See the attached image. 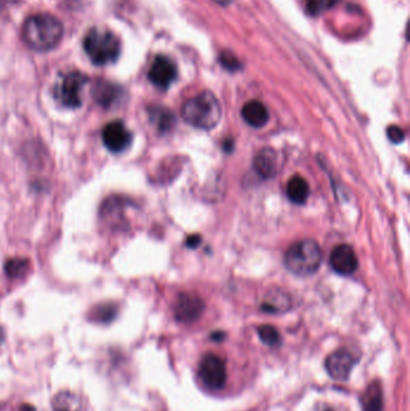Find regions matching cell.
<instances>
[{
    "instance_id": "cell-9",
    "label": "cell",
    "mask_w": 410,
    "mask_h": 411,
    "mask_svg": "<svg viewBox=\"0 0 410 411\" xmlns=\"http://www.w3.org/2000/svg\"><path fill=\"white\" fill-rule=\"evenodd\" d=\"M148 78L155 87L168 89L177 78L176 64L165 56H158L150 65Z\"/></svg>"
},
{
    "instance_id": "cell-24",
    "label": "cell",
    "mask_w": 410,
    "mask_h": 411,
    "mask_svg": "<svg viewBox=\"0 0 410 411\" xmlns=\"http://www.w3.org/2000/svg\"><path fill=\"white\" fill-rule=\"evenodd\" d=\"M386 135L387 139L392 142V143H400L403 142L405 139V131L402 128L398 126H387V130H386Z\"/></svg>"
},
{
    "instance_id": "cell-17",
    "label": "cell",
    "mask_w": 410,
    "mask_h": 411,
    "mask_svg": "<svg viewBox=\"0 0 410 411\" xmlns=\"http://www.w3.org/2000/svg\"><path fill=\"white\" fill-rule=\"evenodd\" d=\"M363 411L383 410V391L378 382H373L362 396Z\"/></svg>"
},
{
    "instance_id": "cell-20",
    "label": "cell",
    "mask_w": 410,
    "mask_h": 411,
    "mask_svg": "<svg viewBox=\"0 0 410 411\" xmlns=\"http://www.w3.org/2000/svg\"><path fill=\"white\" fill-rule=\"evenodd\" d=\"M30 268V262L25 259H11L6 262L5 272L10 278H21L25 276Z\"/></svg>"
},
{
    "instance_id": "cell-4",
    "label": "cell",
    "mask_w": 410,
    "mask_h": 411,
    "mask_svg": "<svg viewBox=\"0 0 410 411\" xmlns=\"http://www.w3.org/2000/svg\"><path fill=\"white\" fill-rule=\"evenodd\" d=\"M83 47L93 64L102 67L115 63L121 54V41L111 30L93 28L88 32Z\"/></svg>"
},
{
    "instance_id": "cell-25",
    "label": "cell",
    "mask_w": 410,
    "mask_h": 411,
    "mask_svg": "<svg viewBox=\"0 0 410 411\" xmlns=\"http://www.w3.org/2000/svg\"><path fill=\"white\" fill-rule=\"evenodd\" d=\"M201 242V238L200 236H196V235H192V236H189L188 239H187V246L189 248H195L198 247V244Z\"/></svg>"
},
{
    "instance_id": "cell-11",
    "label": "cell",
    "mask_w": 410,
    "mask_h": 411,
    "mask_svg": "<svg viewBox=\"0 0 410 411\" xmlns=\"http://www.w3.org/2000/svg\"><path fill=\"white\" fill-rule=\"evenodd\" d=\"M330 265L333 271L342 276H352L358 266L356 254L352 247L347 244H341L333 249L330 257Z\"/></svg>"
},
{
    "instance_id": "cell-21",
    "label": "cell",
    "mask_w": 410,
    "mask_h": 411,
    "mask_svg": "<svg viewBox=\"0 0 410 411\" xmlns=\"http://www.w3.org/2000/svg\"><path fill=\"white\" fill-rule=\"evenodd\" d=\"M258 333H259L261 340L269 347H277V345H280V340H282L280 332L271 325L260 326L258 329Z\"/></svg>"
},
{
    "instance_id": "cell-2",
    "label": "cell",
    "mask_w": 410,
    "mask_h": 411,
    "mask_svg": "<svg viewBox=\"0 0 410 411\" xmlns=\"http://www.w3.org/2000/svg\"><path fill=\"white\" fill-rule=\"evenodd\" d=\"M222 106L212 92L200 93L189 99L182 107V117L189 126L201 130H211L222 119Z\"/></svg>"
},
{
    "instance_id": "cell-18",
    "label": "cell",
    "mask_w": 410,
    "mask_h": 411,
    "mask_svg": "<svg viewBox=\"0 0 410 411\" xmlns=\"http://www.w3.org/2000/svg\"><path fill=\"white\" fill-rule=\"evenodd\" d=\"M150 117L152 121L155 123L157 128L161 132L169 131L172 129V126L176 123V116L172 112L169 111L164 107H153L150 110Z\"/></svg>"
},
{
    "instance_id": "cell-13",
    "label": "cell",
    "mask_w": 410,
    "mask_h": 411,
    "mask_svg": "<svg viewBox=\"0 0 410 411\" xmlns=\"http://www.w3.org/2000/svg\"><path fill=\"white\" fill-rule=\"evenodd\" d=\"M122 95L123 91L121 88L106 81H99L93 88V97L95 102L105 108H110L116 105L117 102L121 100Z\"/></svg>"
},
{
    "instance_id": "cell-8",
    "label": "cell",
    "mask_w": 410,
    "mask_h": 411,
    "mask_svg": "<svg viewBox=\"0 0 410 411\" xmlns=\"http://www.w3.org/2000/svg\"><path fill=\"white\" fill-rule=\"evenodd\" d=\"M102 141L112 153H121L130 145L133 135L124 123L115 121L109 123L102 130Z\"/></svg>"
},
{
    "instance_id": "cell-30",
    "label": "cell",
    "mask_w": 410,
    "mask_h": 411,
    "mask_svg": "<svg viewBox=\"0 0 410 411\" xmlns=\"http://www.w3.org/2000/svg\"><path fill=\"white\" fill-rule=\"evenodd\" d=\"M12 0H0V6H5L8 4H10Z\"/></svg>"
},
{
    "instance_id": "cell-29",
    "label": "cell",
    "mask_w": 410,
    "mask_h": 411,
    "mask_svg": "<svg viewBox=\"0 0 410 411\" xmlns=\"http://www.w3.org/2000/svg\"><path fill=\"white\" fill-rule=\"evenodd\" d=\"M4 342V331L0 327V345Z\"/></svg>"
},
{
    "instance_id": "cell-1",
    "label": "cell",
    "mask_w": 410,
    "mask_h": 411,
    "mask_svg": "<svg viewBox=\"0 0 410 411\" xmlns=\"http://www.w3.org/2000/svg\"><path fill=\"white\" fill-rule=\"evenodd\" d=\"M63 25L49 14L30 16L22 28V38L30 49L47 52L58 46L63 38Z\"/></svg>"
},
{
    "instance_id": "cell-6",
    "label": "cell",
    "mask_w": 410,
    "mask_h": 411,
    "mask_svg": "<svg viewBox=\"0 0 410 411\" xmlns=\"http://www.w3.org/2000/svg\"><path fill=\"white\" fill-rule=\"evenodd\" d=\"M198 377L211 390H220L227 382V366L222 357L214 353L203 356L198 366Z\"/></svg>"
},
{
    "instance_id": "cell-22",
    "label": "cell",
    "mask_w": 410,
    "mask_h": 411,
    "mask_svg": "<svg viewBox=\"0 0 410 411\" xmlns=\"http://www.w3.org/2000/svg\"><path fill=\"white\" fill-rule=\"evenodd\" d=\"M330 4H332V0H307L306 10H307L309 15L318 16L326 8H328Z\"/></svg>"
},
{
    "instance_id": "cell-7",
    "label": "cell",
    "mask_w": 410,
    "mask_h": 411,
    "mask_svg": "<svg viewBox=\"0 0 410 411\" xmlns=\"http://www.w3.org/2000/svg\"><path fill=\"white\" fill-rule=\"evenodd\" d=\"M356 362L357 358L352 351L347 349H339L326 358L325 367L330 377H333L334 380L344 381L350 375Z\"/></svg>"
},
{
    "instance_id": "cell-16",
    "label": "cell",
    "mask_w": 410,
    "mask_h": 411,
    "mask_svg": "<svg viewBox=\"0 0 410 411\" xmlns=\"http://www.w3.org/2000/svg\"><path fill=\"white\" fill-rule=\"evenodd\" d=\"M52 409L54 411H81L82 403L80 397L73 392H60L52 401Z\"/></svg>"
},
{
    "instance_id": "cell-26",
    "label": "cell",
    "mask_w": 410,
    "mask_h": 411,
    "mask_svg": "<svg viewBox=\"0 0 410 411\" xmlns=\"http://www.w3.org/2000/svg\"><path fill=\"white\" fill-rule=\"evenodd\" d=\"M20 411H36L35 406H30V404H23L21 406Z\"/></svg>"
},
{
    "instance_id": "cell-27",
    "label": "cell",
    "mask_w": 410,
    "mask_h": 411,
    "mask_svg": "<svg viewBox=\"0 0 410 411\" xmlns=\"http://www.w3.org/2000/svg\"><path fill=\"white\" fill-rule=\"evenodd\" d=\"M224 148H225V150H231L234 148V141L227 140L225 145H224Z\"/></svg>"
},
{
    "instance_id": "cell-12",
    "label": "cell",
    "mask_w": 410,
    "mask_h": 411,
    "mask_svg": "<svg viewBox=\"0 0 410 411\" xmlns=\"http://www.w3.org/2000/svg\"><path fill=\"white\" fill-rule=\"evenodd\" d=\"M253 167L262 178H272L278 172V158L275 150L262 148L254 158Z\"/></svg>"
},
{
    "instance_id": "cell-10",
    "label": "cell",
    "mask_w": 410,
    "mask_h": 411,
    "mask_svg": "<svg viewBox=\"0 0 410 411\" xmlns=\"http://www.w3.org/2000/svg\"><path fill=\"white\" fill-rule=\"evenodd\" d=\"M205 310V303L198 296L181 294L174 303V316L179 322H193Z\"/></svg>"
},
{
    "instance_id": "cell-28",
    "label": "cell",
    "mask_w": 410,
    "mask_h": 411,
    "mask_svg": "<svg viewBox=\"0 0 410 411\" xmlns=\"http://www.w3.org/2000/svg\"><path fill=\"white\" fill-rule=\"evenodd\" d=\"M214 1H217L218 4H222V5H227L229 4L231 0H214Z\"/></svg>"
},
{
    "instance_id": "cell-23",
    "label": "cell",
    "mask_w": 410,
    "mask_h": 411,
    "mask_svg": "<svg viewBox=\"0 0 410 411\" xmlns=\"http://www.w3.org/2000/svg\"><path fill=\"white\" fill-rule=\"evenodd\" d=\"M219 60H220L223 67L227 69V70H230V71H236V70L241 68V63H240V60L236 58V56H234V54L227 52H227L220 54Z\"/></svg>"
},
{
    "instance_id": "cell-5",
    "label": "cell",
    "mask_w": 410,
    "mask_h": 411,
    "mask_svg": "<svg viewBox=\"0 0 410 411\" xmlns=\"http://www.w3.org/2000/svg\"><path fill=\"white\" fill-rule=\"evenodd\" d=\"M88 78L80 71H71L64 75L54 87V97L63 106L78 108L82 105L83 88Z\"/></svg>"
},
{
    "instance_id": "cell-15",
    "label": "cell",
    "mask_w": 410,
    "mask_h": 411,
    "mask_svg": "<svg viewBox=\"0 0 410 411\" xmlns=\"http://www.w3.org/2000/svg\"><path fill=\"white\" fill-rule=\"evenodd\" d=\"M309 184L306 179L302 178L301 176H294L290 178L286 184V195L293 201L297 204H304L307 202L309 198Z\"/></svg>"
},
{
    "instance_id": "cell-14",
    "label": "cell",
    "mask_w": 410,
    "mask_h": 411,
    "mask_svg": "<svg viewBox=\"0 0 410 411\" xmlns=\"http://www.w3.org/2000/svg\"><path fill=\"white\" fill-rule=\"evenodd\" d=\"M242 117L248 126L259 129L269 121V111L262 102L251 100L242 108Z\"/></svg>"
},
{
    "instance_id": "cell-19",
    "label": "cell",
    "mask_w": 410,
    "mask_h": 411,
    "mask_svg": "<svg viewBox=\"0 0 410 411\" xmlns=\"http://www.w3.org/2000/svg\"><path fill=\"white\" fill-rule=\"evenodd\" d=\"M117 307L113 303H102L99 305L92 310L91 313V319L95 322L100 324H107L111 322L112 320L116 318Z\"/></svg>"
},
{
    "instance_id": "cell-3",
    "label": "cell",
    "mask_w": 410,
    "mask_h": 411,
    "mask_svg": "<svg viewBox=\"0 0 410 411\" xmlns=\"http://www.w3.org/2000/svg\"><path fill=\"white\" fill-rule=\"evenodd\" d=\"M323 261V250L314 239L294 243L284 255L285 267L296 276H310Z\"/></svg>"
}]
</instances>
